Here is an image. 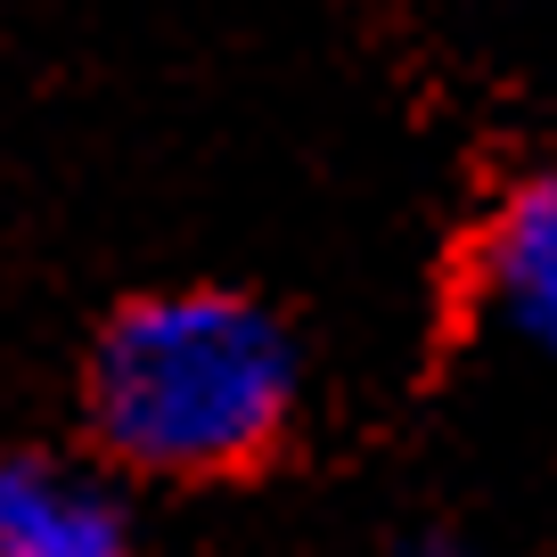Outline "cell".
Listing matches in <instances>:
<instances>
[{"mask_svg": "<svg viewBox=\"0 0 557 557\" xmlns=\"http://www.w3.org/2000/svg\"><path fill=\"white\" fill-rule=\"evenodd\" d=\"M304 401L287 320L246 287H148L83 352V435L139 484H230L278 459Z\"/></svg>", "mask_w": 557, "mask_h": 557, "instance_id": "obj_1", "label": "cell"}, {"mask_svg": "<svg viewBox=\"0 0 557 557\" xmlns=\"http://www.w3.org/2000/svg\"><path fill=\"white\" fill-rule=\"evenodd\" d=\"M0 557H132V508L115 468L66 451L0 459Z\"/></svg>", "mask_w": 557, "mask_h": 557, "instance_id": "obj_2", "label": "cell"}, {"mask_svg": "<svg viewBox=\"0 0 557 557\" xmlns=\"http://www.w3.org/2000/svg\"><path fill=\"white\" fill-rule=\"evenodd\" d=\"M475 296L524 352L557 361V173H524L475 230Z\"/></svg>", "mask_w": 557, "mask_h": 557, "instance_id": "obj_3", "label": "cell"}]
</instances>
